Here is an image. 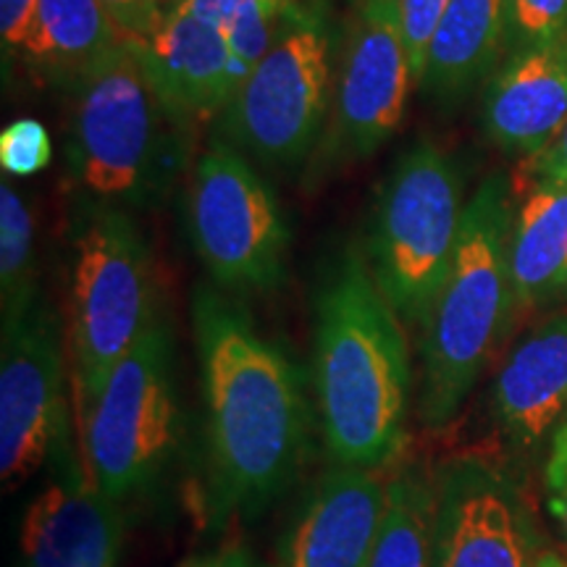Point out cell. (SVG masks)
Returning a JSON list of instances; mask_svg holds the SVG:
<instances>
[{
  "instance_id": "34",
  "label": "cell",
  "mask_w": 567,
  "mask_h": 567,
  "mask_svg": "<svg viewBox=\"0 0 567 567\" xmlns=\"http://www.w3.org/2000/svg\"><path fill=\"white\" fill-rule=\"evenodd\" d=\"M179 3H184V0H161V6H163V11H166V17H168V13H172Z\"/></svg>"
},
{
  "instance_id": "14",
  "label": "cell",
  "mask_w": 567,
  "mask_h": 567,
  "mask_svg": "<svg viewBox=\"0 0 567 567\" xmlns=\"http://www.w3.org/2000/svg\"><path fill=\"white\" fill-rule=\"evenodd\" d=\"M492 421L517 460L547 457L567 421V308L517 342L488 389Z\"/></svg>"
},
{
  "instance_id": "7",
  "label": "cell",
  "mask_w": 567,
  "mask_h": 567,
  "mask_svg": "<svg viewBox=\"0 0 567 567\" xmlns=\"http://www.w3.org/2000/svg\"><path fill=\"white\" fill-rule=\"evenodd\" d=\"M463 216V176L450 153L423 140L396 158L375 197L365 260L405 326L429 316L455 258Z\"/></svg>"
},
{
  "instance_id": "20",
  "label": "cell",
  "mask_w": 567,
  "mask_h": 567,
  "mask_svg": "<svg viewBox=\"0 0 567 567\" xmlns=\"http://www.w3.org/2000/svg\"><path fill=\"white\" fill-rule=\"evenodd\" d=\"M126 38L97 0H38L21 59L34 80L74 84Z\"/></svg>"
},
{
  "instance_id": "16",
  "label": "cell",
  "mask_w": 567,
  "mask_h": 567,
  "mask_svg": "<svg viewBox=\"0 0 567 567\" xmlns=\"http://www.w3.org/2000/svg\"><path fill=\"white\" fill-rule=\"evenodd\" d=\"M567 122V34L509 53L488 76L484 132L517 161L549 145Z\"/></svg>"
},
{
  "instance_id": "25",
  "label": "cell",
  "mask_w": 567,
  "mask_h": 567,
  "mask_svg": "<svg viewBox=\"0 0 567 567\" xmlns=\"http://www.w3.org/2000/svg\"><path fill=\"white\" fill-rule=\"evenodd\" d=\"M450 3L452 0H400L402 32H405L410 71H413L415 84H421L423 80L431 40H434Z\"/></svg>"
},
{
  "instance_id": "10",
  "label": "cell",
  "mask_w": 567,
  "mask_h": 567,
  "mask_svg": "<svg viewBox=\"0 0 567 567\" xmlns=\"http://www.w3.org/2000/svg\"><path fill=\"white\" fill-rule=\"evenodd\" d=\"M42 465L53 473L84 467L71 444L63 323L45 297L3 329L0 347V476L13 488Z\"/></svg>"
},
{
  "instance_id": "22",
  "label": "cell",
  "mask_w": 567,
  "mask_h": 567,
  "mask_svg": "<svg viewBox=\"0 0 567 567\" xmlns=\"http://www.w3.org/2000/svg\"><path fill=\"white\" fill-rule=\"evenodd\" d=\"M32 200L3 174L0 179V323L17 326L40 302Z\"/></svg>"
},
{
  "instance_id": "3",
  "label": "cell",
  "mask_w": 567,
  "mask_h": 567,
  "mask_svg": "<svg viewBox=\"0 0 567 567\" xmlns=\"http://www.w3.org/2000/svg\"><path fill=\"white\" fill-rule=\"evenodd\" d=\"M515 189L505 172L488 174L465 203L450 274L421 323L417 417L439 431L455 421L473 386L515 326L509 231Z\"/></svg>"
},
{
  "instance_id": "2",
  "label": "cell",
  "mask_w": 567,
  "mask_h": 567,
  "mask_svg": "<svg viewBox=\"0 0 567 567\" xmlns=\"http://www.w3.org/2000/svg\"><path fill=\"white\" fill-rule=\"evenodd\" d=\"M313 389L337 465L375 471L400 455L413 389L405 323L358 247L339 252L318 287Z\"/></svg>"
},
{
  "instance_id": "11",
  "label": "cell",
  "mask_w": 567,
  "mask_h": 567,
  "mask_svg": "<svg viewBox=\"0 0 567 567\" xmlns=\"http://www.w3.org/2000/svg\"><path fill=\"white\" fill-rule=\"evenodd\" d=\"M431 567H536L538 534L513 473L484 455H457L434 471Z\"/></svg>"
},
{
  "instance_id": "27",
  "label": "cell",
  "mask_w": 567,
  "mask_h": 567,
  "mask_svg": "<svg viewBox=\"0 0 567 567\" xmlns=\"http://www.w3.org/2000/svg\"><path fill=\"white\" fill-rule=\"evenodd\" d=\"M126 40H147L166 21L161 0H97Z\"/></svg>"
},
{
  "instance_id": "31",
  "label": "cell",
  "mask_w": 567,
  "mask_h": 567,
  "mask_svg": "<svg viewBox=\"0 0 567 567\" xmlns=\"http://www.w3.org/2000/svg\"><path fill=\"white\" fill-rule=\"evenodd\" d=\"M193 567H260L252 551L243 544H229V547L213 551V555L197 559Z\"/></svg>"
},
{
  "instance_id": "13",
  "label": "cell",
  "mask_w": 567,
  "mask_h": 567,
  "mask_svg": "<svg viewBox=\"0 0 567 567\" xmlns=\"http://www.w3.org/2000/svg\"><path fill=\"white\" fill-rule=\"evenodd\" d=\"M384 507L375 471L334 465L297 505L271 567H368Z\"/></svg>"
},
{
  "instance_id": "19",
  "label": "cell",
  "mask_w": 567,
  "mask_h": 567,
  "mask_svg": "<svg viewBox=\"0 0 567 567\" xmlns=\"http://www.w3.org/2000/svg\"><path fill=\"white\" fill-rule=\"evenodd\" d=\"M507 0H452L431 40L423 87L431 97L455 103L494 74L505 59Z\"/></svg>"
},
{
  "instance_id": "1",
  "label": "cell",
  "mask_w": 567,
  "mask_h": 567,
  "mask_svg": "<svg viewBox=\"0 0 567 567\" xmlns=\"http://www.w3.org/2000/svg\"><path fill=\"white\" fill-rule=\"evenodd\" d=\"M205 410V509L213 526L279 499L308 457L310 408L292 360L229 295L195 297Z\"/></svg>"
},
{
  "instance_id": "17",
  "label": "cell",
  "mask_w": 567,
  "mask_h": 567,
  "mask_svg": "<svg viewBox=\"0 0 567 567\" xmlns=\"http://www.w3.org/2000/svg\"><path fill=\"white\" fill-rule=\"evenodd\" d=\"M130 45L158 95L189 124L226 109L247 74L224 32L187 13H168L153 38Z\"/></svg>"
},
{
  "instance_id": "28",
  "label": "cell",
  "mask_w": 567,
  "mask_h": 567,
  "mask_svg": "<svg viewBox=\"0 0 567 567\" xmlns=\"http://www.w3.org/2000/svg\"><path fill=\"white\" fill-rule=\"evenodd\" d=\"M544 488L549 515L555 517L559 534L567 542V421L559 425L544 457Z\"/></svg>"
},
{
  "instance_id": "24",
  "label": "cell",
  "mask_w": 567,
  "mask_h": 567,
  "mask_svg": "<svg viewBox=\"0 0 567 567\" xmlns=\"http://www.w3.org/2000/svg\"><path fill=\"white\" fill-rule=\"evenodd\" d=\"M53 140L38 118H17L0 132V166L3 174L27 179L51 166Z\"/></svg>"
},
{
  "instance_id": "15",
  "label": "cell",
  "mask_w": 567,
  "mask_h": 567,
  "mask_svg": "<svg viewBox=\"0 0 567 567\" xmlns=\"http://www.w3.org/2000/svg\"><path fill=\"white\" fill-rule=\"evenodd\" d=\"M126 534L124 505L90 484L87 471L53 473L21 523L24 567H116Z\"/></svg>"
},
{
  "instance_id": "21",
  "label": "cell",
  "mask_w": 567,
  "mask_h": 567,
  "mask_svg": "<svg viewBox=\"0 0 567 567\" xmlns=\"http://www.w3.org/2000/svg\"><path fill=\"white\" fill-rule=\"evenodd\" d=\"M434 507V473L417 463L402 467L386 484L384 517L368 567H431Z\"/></svg>"
},
{
  "instance_id": "33",
  "label": "cell",
  "mask_w": 567,
  "mask_h": 567,
  "mask_svg": "<svg viewBox=\"0 0 567 567\" xmlns=\"http://www.w3.org/2000/svg\"><path fill=\"white\" fill-rule=\"evenodd\" d=\"M555 305H563V308H567V274H565V279H563V284H559V289H557Z\"/></svg>"
},
{
  "instance_id": "6",
  "label": "cell",
  "mask_w": 567,
  "mask_h": 567,
  "mask_svg": "<svg viewBox=\"0 0 567 567\" xmlns=\"http://www.w3.org/2000/svg\"><path fill=\"white\" fill-rule=\"evenodd\" d=\"M90 484L109 499L158 492L179 457L182 413L174 339L158 316L113 368L76 429Z\"/></svg>"
},
{
  "instance_id": "26",
  "label": "cell",
  "mask_w": 567,
  "mask_h": 567,
  "mask_svg": "<svg viewBox=\"0 0 567 567\" xmlns=\"http://www.w3.org/2000/svg\"><path fill=\"white\" fill-rule=\"evenodd\" d=\"M38 0H0V53H3V76L11 80V69L17 66L30 38Z\"/></svg>"
},
{
  "instance_id": "23",
  "label": "cell",
  "mask_w": 567,
  "mask_h": 567,
  "mask_svg": "<svg viewBox=\"0 0 567 567\" xmlns=\"http://www.w3.org/2000/svg\"><path fill=\"white\" fill-rule=\"evenodd\" d=\"M505 55L567 34V0H507Z\"/></svg>"
},
{
  "instance_id": "18",
  "label": "cell",
  "mask_w": 567,
  "mask_h": 567,
  "mask_svg": "<svg viewBox=\"0 0 567 567\" xmlns=\"http://www.w3.org/2000/svg\"><path fill=\"white\" fill-rule=\"evenodd\" d=\"M509 279L515 316L551 308L567 274V182L513 184Z\"/></svg>"
},
{
  "instance_id": "4",
  "label": "cell",
  "mask_w": 567,
  "mask_h": 567,
  "mask_svg": "<svg viewBox=\"0 0 567 567\" xmlns=\"http://www.w3.org/2000/svg\"><path fill=\"white\" fill-rule=\"evenodd\" d=\"M189 126L126 40L71 84L69 168L90 200L124 210L155 205L182 172Z\"/></svg>"
},
{
  "instance_id": "12",
  "label": "cell",
  "mask_w": 567,
  "mask_h": 567,
  "mask_svg": "<svg viewBox=\"0 0 567 567\" xmlns=\"http://www.w3.org/2000/svg\"><path fill=\"white\" fill-rule=\"evenodd\" d=\"M413 71L400 0H352L334 80V145L365 158L400 132Z\"/></svg>"
},
{
  "instance_id": "30",
  "label": "cell",
  "mask_w": 567,
  "mask_h": 567,
  "mask_svg": "<svg viewBox=\"0 0 567 567\" xmlns=\"http://www.w3.org/2000/svg\"><path fill=\"white\" fill-rule=\"evenodd\" d=\"M258 0H184L172 13H187V17L200 19L224 32L231 21H237Z\"/></svg>"
},
{
  "instance_id": "29",
  "label": "cell",
  "mask_w": 567,
  "mask_h": 567,
  "mask_svg": "<svg viewBox=\"0 0 567 567\" xmlns=\"http://www.w3.org/2000/svg\"><path fill=\"white\" fill-rule=\"evenodd\" d=\"M530 182H567V122L544 151L520 161L513 184Z\"/></svg>"
},
{
  "instance_id": "32",
  "label": "cell",
  "mask_w": 567,
  "mask_h": 567,
  "mask_svg": "<svg viewBox=\"0 0 567 567\" xmlns=\"http://www.w3.org/2000/svg\"><path fill=\"white\" fill-rule=\"evenodd\" d=\"M536 567H567V563L559 555H555V551H544V555L538 557Z\"/></svg>"
},
{
  "instance_id": "9",
  "label": "cell",
  "mask_w": 567,
  "mask_h": 567,
  "mask_svg": "<svg viewBox=\"0 0 567 567\" xmlns=\"http://www.w3.org/2000/svg\"><path fill=\"white\" fill-rule=\"evenodd\" d=\"M189 234L224 292H264L284 279L289 231L279 200L243 153L213 142L189 182Z\"/></svg>"
},
{
  "instance_id": "8",
  "label": "cell",
  "mask_w": 567,
  "mask_h": 567,
  "mask_svg": "<svg viewBox=\"0 0 567 567\" xmlns=\"http://www.w3.org/2000/svg\"><path fill=\"white\" fill-rule=\"evenodd\" d=\"M331 82L329 24L318 11L287 3L271 48L226 105V132L255 161L295 166L323 130Z\"/></svg>"
},
{
  "instance_id": "5",
  "label": "cell",
  "mask_w": 567,
  "mask_h": 567,
  "mask_svg": "<svg viewBox=\"0 0 567 567\" xmlns=\"http://www.w3.org/2000/svg\"><path fill=\"white\" fill-rule=\"evenodd\" d=\"M158 318L151 247L116 205L84 197L69 237V352L74 425L105 381Z\"/></svg>"
}]
</instances>
